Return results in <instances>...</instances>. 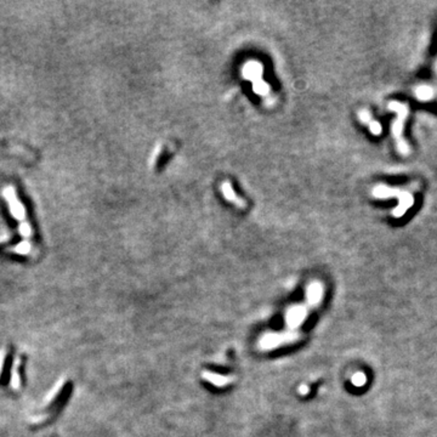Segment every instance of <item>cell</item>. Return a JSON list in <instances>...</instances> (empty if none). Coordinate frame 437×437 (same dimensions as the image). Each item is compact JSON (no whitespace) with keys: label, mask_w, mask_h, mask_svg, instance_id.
Masks as SVG:
<instances>
[{"label":"cell","mask_w":437,"mask_h":437,"mask_svg":"<svg viewBox=\"0 0 437 437\" xmlns=\"http://www.w3.org/2000/svg\"><path fill=\"white\" fill-rule=\"evenodd\" d=\"M389 110L394 111L396 113V118L392 121L391 133L395 139V142H396L397 151L402 156H408L410 153V147L403 138V125H405V121L407 119L408 113H409V108L406 103L400 102V101H390Z\"/></svg>","instance_id":"cell-2"},{"label":"cell","mask_w":437,"mask_h":437,"mask_svg":"<svg viewBox=\"0 0 437 437\" xmlns=\"http://www.w3.org/2000/svg\"><path fill=\"white\" fill-rule=\"evenodd\" d=\"M358 120H361L362 123L364 124V125L368 126L369 131H371V133L373 134V135L378 136V135H380V134L382 133L381 124H380L379 121H377L376 119H374L373 116H372V113L369 112L368 110H366V108H362V110H359V112H358Z\"/></svg>","instance_id":"cell-3"},{"label":"cell","mask_w":437,"mask_h":437,"mask_svg":"<svg viewBox=\"0 0 437 437\" xmlns=\"http://www.w3.org/2000/svg\"><path fill=\"white\" fill-rule=\"evenodd\" d=\"M414 95L415 99L419 101H430L435 95V91L429 85H420V87H415Z\"/></svg>","instance_id":"cell-4"},{"label":"cell","mask_w":437,"mask_h":437,"mask_svg":"<svg viewBox=\"0 0 437 437\" xmlns=\"http://www.w3.org/2000/svg\"><path fill=\"white\" fill-rule=\"evenodd\" d=\"M372 193L376 198L386 199V198H396L398 204L396 208L392 210L394 218H402L408 209H410L414 204V197L410 195L408 191H403L401 188H395L386 185H377L372 190Z\"/></svg>","instance_id":"cell-1"},{"label":"cell","mask_w":437,"mask_h":437,"mask_svg":"<svg viewBox=\"0 0 437 437\" xmlns=\"http://www.w3.org/2000/svg\"><path fill=\"white\" fill-rule=\"evenodd\" d=\"M435 69H436V73H437V62H436V66H435Z\"/></svg>","instance_id":"cell-5"}]
</instances>
